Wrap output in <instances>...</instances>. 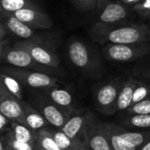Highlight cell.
I'll return each instance as SVG.
<instances>
[{
  "instance_id": "cell-13",
  "label": "cell",
  "mask_w": 150,
  "mask_h": 150,
  "mask_svg": "<svg viewBox=\"0 0 150 150\" xmlns=\"http://www.w3.org/2000/svg\"><path fill=\"white\" fill-rule=\"evenodd\" d=\"M84 142L90 150H112L101 125L91 122L86 128Z\"/></svg>"
},
{
  "instance_id": "cell-19",
  "label": "cell",
  "mask_w": 150,
  "mask_h": 150,
  "mask_svg": "<svg viewBox=\"0 0 150 150\" xmlns=\"http://www.w3.org/2000/svg\"><path fill=\"white\" fill-rule=\"evenodd\" d=\"M102 130L105 134L112 150H137L126 142L118 134L116 126L112 124H100Z\"/></svg>"
},
{
  "instance_id": "cell-25",
  "label": "cell",
  "mask_w": 150,
  "mask_h": 150,
  "mask_svg": "<svg viewBox=\"0 0 150 150\" xmlns=\"http://www.w3.org/2000/svg\"><path fill=\"white\" fill-rule=\"evenodd\" d=\"M5 138L10 149L11 150H36V146L32 145L30 143L22 142L15 139L10 130L6 134Z\"/></svg>"
},
{
  "instance_id": "cell-35",
  "label": "cell",
  "mask_w": 150,
  "mask_h": 150,
  "mask_svg": "<svg viewBox=\"0 0 150 150\" xmlns=\"http://www.w3.org/2000/svg\"><path fill=\"white\" fill-rule=\"evenodd\" d=\"M76 150H90V149L88 148V146L86 145V143L84 142L81 147H79L78 149H76Z\"/></svg>"
},
{
  "instance_id": "cell-2",
  "label": "cell",
  "mask_w": 150,
  "mask_h": 150,
  "mask_svg": "<svg viewBox=\"0 0 150 150\" xmlns=\"http://www.w3.org/2000/svg\"><path fill=\"white\" fill-rule=\"evenodd\" d=\"M0 59L3 63L20 69L42 72L52 76L63 75L61 69H54L35 61L27 52L10 47L8 41L4 40L0 41Z\"/></svg>"
},
{
  "instance_id": "cell-11",
  "label": "cell",
  "mask_w": 150,
  "mask_h": 150,
  "mask_svg": "<svg viewBox=\"0 0 150 150\" xmlns=\"http://www.w3.org/2000/svg\"><path fill=\"white\" fill-rule=\"evenodd\" d=\"M38 107L48 124L62 128L69 119V112L57 106L47 96L40 97Z\"/></svg>"
},
{
  "instance_id": "cell-9",
  "label": "cell",
  "mask_w": 150,
  "mask_h": 150,
  "mask_svg": "<svg viewBox=\"0 0 150 150\" xmlns=\"http://www.w3.org/2000/svg\"><path fill=\"white\" fill-rule=\"evenodd\" d=\"M0 113L12 121L24 123L23 101L10 93L0 83Z\"/></svg>"
},
{
  "instance_id": "cell-28",
  "label": "cell",
  "mask_w": 150,
  "mask_h": 150,
  "mask_svg": "<svg viewBox=\"0 0 150 150\" xmlns=\"http://www.w3.org/2000/svg\"><path fill=\"white\" fill-rule=\"evenodd\" d=\"M133 10L141 17L149 18L150 17V0H142V2L134 4Z\"/></svg>"
},
{
  "instance_id": "cell-31",
  "label": "cell",
  "mask_w": 150,
  "mask_h": 150,
  "mask_svg": "<svg viewBox=\"0 0 150 150\" xmlns=\"http://www.w3.org/2000/svg\"><path fill=\"white\" fill-rule=\"evenodd\" d=\"M9 30L7 29V27L4 25V23L0 20V41L5 40V37L7 35V32Z\"/></svg>"
},
{
  "instance_id": "cell-27",
  "label": "cell",
  "mask_w": 150,
  "mask_h": 150,
  "mask_svg": "<svg viewBox=\"0 0 150 150\" xmlns=\"http://www.w3.org/2000/svg\"><path fill=\"white\" fill-rule=\"evenodd\" d=\"M127 111L132 114H150V96L141 102L132 105Z\"/></svg>"
},
{
  "instance_id": "cell-14",
  "label": "cell",
  "mask_w": 150,
  "mask_h": 150,
  "mask_svg": "<svg viewBox=\"0 0 150 150\" xmlns=\"http://www.w3.org/2000/svg\"><path fill=\"white\" fill-rule=\"evenodd\" d=\"M128 6L121 2L109 3L102 9L98 18V22L113 23L127 19L130 16V9Z\"/></svg>"
},
{
  "instance_id": "cell-38",
  "label": "cell",
  "mask_w": 150,
  "mask_h": 150,
  "mask_svg": "<svg viewBox=\"0 0 150 150\" xmlns=\"http://www.w3.org/2000/svg\"><path fill=\"white\" fill-rule=\"evenodd\" d=\"M10 150H11V149H10Z\"/></svg>"
},
{
  "instance_id": "cell-12",
  "label": "cell",
  "mask_w": 150,
  "mask_h": 150,
  "mask_svg": "<svg viewBox=\"0 0 150 150\" xmlns=\"http://www.w3.org/2000/svg\"><path fill=\"white\" fill-rule=\"evenodd\" d=\"M91 122V116L89 113L76 114L69 118L61 130L69 138L84 142L86 128Z\"/></svg>"
},
{
  "instance_id": "cell-32",
  "label": "cell",
  "mask_w": 150,
  "mask_h": 150,
  "mask_svg": "<svg viewBox=\"0 0 150 150\" xmlns=\"http://www.w3.org/2000/svg\"><path fill=\"white\" fill-rule=\"evenodd\" d=\"M110 2V0H97V7L100 10H102L105 5H107Z\"/></svg>"
},
{
  "instance_id": "cell-24",
  "label": "cell",
  "mask_w": 150,
  "mask_h": 150,
  "mask_svg": "<svg viewBox=\"0 0 150 150\" xmlns=\"http://www.w3.org/2000/svg\"><path fill=\"white\" fill-rule=\"evenodd\" d=\"M125 124L138 129L150 128V114H132L125 120Z\"/></svg>"
},
{
  "instance_id": "cell-20",
  "label": "cell",
  "mask_w": 150,
  "mask_h": 150,
  "mask_svg": "<svg viewBox=\"0 0 150 150\" xmlns=\"http://www.w3.org/2000/svg\"><path fill=\"white\" fill-rule=\"evenodd\" d=\"M0 4L1 15L11 14L25 8L41 10V8L39 7L33 0H0Z\"/></svg>"
},
{
  "instance_id": "cell-36",
  "label": "cell",
  "mask_w": 150,
  "mask_h": 150,
  "mask_svg": "<svg viewBox=\"0 0 150 150\" xmlns=\"http://www.w3.org/2000/svg\"><path fill=\"white\" fill-rule=\"evenodd\" d=\"M149 77H150V71H149Z\"/></svg>"
},
{
  "instance_id": "cell-33",
  "label": "cell",
  "mask_w": 150,
  "mask_h": 150,
  "mask_svg": "<svg viewBox=\"0 0 150 150\" xmlns=\"http://www.w3.org/2000/svg\"><path fill=\"white\" fill-rule=\"evenodd\" d=\"M142 1V0H120V2H121L125 4H127V5H134Z\"/></svg>"
},
{
  "instance_id": "cell-7",
  "label": "cell",
  "mask_w": 150,
  "mask_h": 150,
  "mask_svg": "<svg viewBox=\"0 0 150 150\" xmlns=\"http://www.w3.org/2000/svg\"><path fill=\"white\" fill-rule=\"evenodd\" d=\"M12 47L27 52L35 61L41 64L54 69H60V58L58 54L54 51V49L50 47L25 40L18 41Z\"/></svg>"
},
{
  "instance_id": "cell-4",
  "label": "cell",
  "mask_w": 150,
  "mask_h": 150,
  "mask_svg": "<svg viewBox=\"0 0 150 150\" xmlns=\"http://www.w3.org/2000/svg\"><path fill=\"white\" fill-rule=\"evenodd\" d=\"M2 72L15 77L22 84L33 89H40L42 91L57 87L59 86V83H62L61 80L55 76L13 66L3 67Z\"/></svg>"
},
{
  "instance_id": "cell-15",
  "label": "cell",
  "mask_w": 150,
  "mask_h": 150,
  "mask_svg": "<svg viewBox=\"0 0 150 150\" xmlns=\"http://www.w3.org/2000/svg\"><path fill=\"white\" fill-rule=\"evenodd\" d=\"M138 80L129 76L126 80L120 91L117 100V111H127L133 105V98Z\"/></svg>"
},
{
  "instance_id": "cell-10",
  "label": "cell",
  "mask_w": 150,
  "mask_h": 150,
  "mask_svg": "<svg viewBox=\"0 0 150 150\" xmlns=\"http://www.w3.org/2000/svg\"><path fill=\"white\" fill-rule=\"evenodd\" d=\"M11 14L21 22L36 30H46L54 25V21L52 18L46 12H44L42 9L25 8Z\"/></svg>"
},
{
  "instance_id": "cell-18",
  "label": "cell",
  "mask_w": 150,
  "mask_h": 150,
  "mask_svg": "<svg viewBox=\"0 0 150 150\" xmlns=\"http://www.w3.org/2000/svg\"><path fill=\"white\" fill-rule=\"evenodd\" d=\"M10 131L14 136V138L18 141L25 143H30L34 146L36 145L38 132L30 129L25 125L21 124L18 121H11V124L10 126Z\"/></svg>"
},
{
  "instance_id": "cell-17",
  "label": "cell",
  "mask_w": 150,
  "mask_h": 150,
  "mask_svg": "<svg viewBox=\"0 0 150 150\" xmlns=\"http://www.w3.org/2000/svg\"><path fill=\"white\" fill-rule=\"evenodd\" d=\"M24 105V125H25L30 129L38 132L39 130L44 128L47 124V121L44 116L34 109L32 105L27 103L23 102Z\"/></svg>"
},
{
  "instance_id": "cell-30",
  "label": "cell",
  "mask_w": 150,
  "mask_h": 150,
  "mask_svg": "<svg viewBox=\"0 0 150 150\" xmlns=\"http://www.w3.org/2000/svg\"><path fill=\"white\" fill-rule=\"evenodd\" d=\"M11 121L12 120H11L10 119H8L2 113H0V130H1V132H4L5 130H7V127L11 124Z\"/></svg>"
},
{
  "instance_id": "cell-5",
  "label": "cell",
  "mask_w": 150,
  "mask_h": 150,
  "mask_svg": "<svg viewBox=\"0 0 150 150\" xmlns=\"http://www.w3.org/2000/svg\"><path fill=\"white\" fill-rule=\"evenodd\" d=\"M104 56L112 62H129L142 58L150 53V41L131 44L105 45L103 49Z\"/></svg>"
},
{
  "instance_id": "cell-37",
  "label": "cell",
  "mask_w": 150,
  "mask_h": 150,
  "mask_svg": "<svg viewBox=\"0 0 150 150\" xmlns=\"http://www.w3.org/2000/svg\"><path fill=\"white\" fill-rule=\"evenodd\" d=\"M148 19H149V21H150V17H149V18H148Z\"/></svg>"
},
{
  "instance_id": "cell-22",
  "label": "cell",
  "mask_w": 150,
  "mask_h": 150,
  "mask_svg": "<svg viewBox=\"0 0 150 150\" xmlns=\"http://www.w3.org/2000/svg\"><path fill=\"white\" fill-rule=\"evenodd\" d=\"M0 83L6 88V90L10 93H11L19 100H22L23 98V91H22V86H21L22 83L18 79H16L15 77L8 74L1 72Z\"/></svg>"
},
{
  "instance_id": "cell-34",
  "label": "cell",
  "mask_w": 150,
  "mask_h": 150,
  "mask_svg": "<svg viewBox=\"0 0 150 150\" xmlns=\"http://www.w3.org/2000/svg\"><path fill=\"white\" fill-rule=\"evenodd\" d=\"M140 150H150V139L149 140H148V141L141 147Z\"/></svg>"
},
{
  "instance_id": "cell-21",
  "label": "cell",
  "mask_w": 150,
  "mask_h": 150,
  "mask_svg": "<svg viewBox=\"0 0 150 150\" xmlns=\"http://www.w3.org/2000/svg\"><path fill=\"white\" fill-rule=\"evenodd\" d=\"M36 150H63L56 143L53 132L47 128H42L38 131Z\"/></svg>"
},
{
  "instance_id": "cell-8",
  "label": "cell",
  "mask_w": 150,
  "mask_h": 150,
  "mask_svg": "<svg viewBox=\"0 0 150 150\" xmlns=\"http://www.w3.org/2000/svg\"><path fill=\"white\" fill-rule=\"evenodd\" d=\"M123 83L118 78L113 79L103 84L97 91L96 104L102 113L111 115L117 111L118 96Z\"/></svg>"
},
{
  "instance_id": "cell-1",
  "label": "cell",
  "mask_w": 150,
  "mask_h": 150,
  "mask_svg": "<svg viewBox=\"0 0 150 150\" xmlns=\"http://www.w3.org/2000/svg\"><path fill=\"white\" fill-rule=\"evenodd\" d=\"M93 41L100 44H131L150 41V28L144 23L124 19L113 23L96 22L90 28Z\"/></svg>"
},
{
  "instance_id": "cell-16",
  "label": "cell",
  "mask_w": 150,
  "mask_h": 150,
  "mask_svg": "<svg viewBox=\"0 0 150 150\" xmlns=\"http://www.w3.org/2000/svg\"><path fill=\"white\" fill-rule=\"evenodd\" d=\"M43 93L57 106L70 112L69 110L74 105V98L69 91L65 89H60L57 86L44 90Z\"/></svg>"
},
{
  "instance_id": "cell-23",
  "label": "cell",
  "mask_w": 150,
  "mask_h": 150,
  "mask_svg": "<svg viewBox=\"0 0 150 150\" xmlns=\"http://www.w3.org/2000/svg\"><path fill=\"white\" fill-rule=\"evenodd\" d=\"M54 138L58 146L63 150H76L81 147L84 142L69 138L65 133L61 131H52Z\"/></svg>"
},
{
  "instance_id": "cell-6",
  "label": "cell",
  "mask_w": 150,
  "mask_h": 150,
  "mask_svg": "<svg viewBox=\"0 0 150 150\" xmlns=\"http://www.w3.org/2000/svg\"><path fill=\"white\" fill-rule=\"evenodd\" d=\"M1 21L4 23L9 32L13 33L14 35L24 39L25 40H30L36 42L38 44L45 45L53 48L54 42L47 37L41 33H37L35 30L25 23L21 22L16 17H14L11 13L6 15H1Z\"/></svg>"
},
{
  "instance_id": "cell-3",
  "label": "cell",
  "mask_w": 150,
  "mask_h": 150,
  "mask_svg": "<svg viewBox=\"0 0 150 150\" xmlns=\"http://www.w3.org/2000/svg\"><path fill=\"white\" fill-rule=\"evenodd\" d=\"M68 56L72 64L84 75L98 76L101 71V62L91 48L84 42L76 40L68 45Z\"/></svg>"
},
{
  "instance_id": "cell-26",
  "label": "cell",
  "mask_w": 150,
  "mask_h": 150,
  "mask_svg": "<svg viewBox=\"0 0 150 150\" xmlns=\"http://www.w3.org/2000/svg\"><path fill=\"white\" fill-rule=\"evenodd\" d=\"M150 96V85L144 82L138 81L136 88L134 90V98H133V105L138 102H141Z\"/></svg>"
},
{
  "instance_id": "cell-29",
  "label": "cell",
  "mask_w": 150,
  "mask_h": 150,
  "mask_svg": "<svg viewBox=\"0 0 150 150\" xmlns=\"http://www.w3.org/2000/svg\"><path fill=\"white\" fill-rule=\"evenodd\" d=\"M78 9L83 11H91L97 7V0H70Z\"/></svg>"
}]
</instances>
